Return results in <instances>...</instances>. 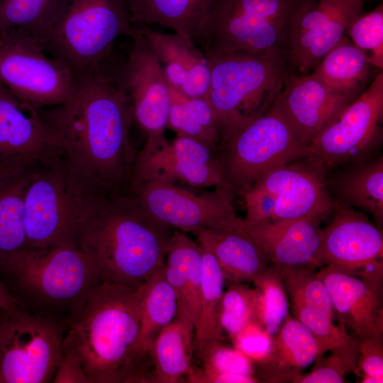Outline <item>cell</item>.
Returning <instances> with one entry per match:
<instances>
[{
  "instance_id": "7",
  "label": "cell",
  "mask_w": 383,
  "mask_h": 383,
  "mask_svg": "<svg viewBox=\"0 0 383 383\" xmlns=\"http://www.w3.org/2000/svg\"><path fill=\"white\" fill-rule=\"evenodd\" d=\"M314 0H215L195 44L207 57L274 55L286 60L292 32Z\"/></svg>"
},
{
  "instance_id": "37",
  "label": "cell",
  "mask_w": 383,
  "mask_h": 383,
  "mask_svg": "<svg viewBox=\"0 0 383 383\" xmlns=\"http://www.w3.org/2000/svg\"><path fill=\"white\" fill-rule=\"evenodd\" d=\"M278 267L289 301L302 303L335 318L329 292L314 268Z\"/></svg>"
},
{
  "instance_id": "20",
  "label": "cell",
  "mask_w": 383,
  "mask_h": 383,
  "mask_svg": "<svg viewBox=\"0 0 383 383\" xmlns=\"http://www.w3.org/2000/svg\"><path fill=\"white\" fill-rule=\"evenodd\" d=\"M317 274L329 292L335 318L353 337H382V285L326 265Z\"/></svg>"
},
{
  "instance_id": "27",
  "label": "cell",
  "mask_w": 383,
  "mask_h": 383,
  "mask_svg": "<svg viewBox=\"0 0 383 383\" xmlns=\"http://www.w3.org/2000/svg\"><path fill=\"white\" fill-rule=\"evenodd\" d=\"M327 189L335 202L370 213L378 226L383 222V158L379 156L326 177Z\"/></svg>"
},
{
  "instance_id": "23",
  "label": "cell",
  "mask_w": 383,
  "mask_h": 383,
  "mask_svg": "<svg viewBox=\"0 0 383 383\" xmlns=\"http://www.w3.org/2000/svg\"><path fill=\"white\" fill-rule=\"evenodd\" d=\"M148 42L168 84L190 97H205L210 82L209 61L204 52L182 35L164 33L135 24Z\"/></svg>"
},
{
  "instance_id": "32",
  "label": "cell",
  "mask_w": 383,
  "mask_h": 383,
  "mask_svg": "<svg viewBox=\"0 0 383 383\" xmlns=\"http://www.w3.org/2000/svg\"><path fill=\"white\" fill-rule=\"evenodd\" d=\"M32 169L0 178V268L13 253L26 248L23 199Z\"/></svg>"
},
{
  "instance_id": "5",
  "label": "cell",
  "mask_w": 383,
  "mask_h": 383,
  "mask_svg": "<svg viewBox=\"0 0 383 383\" xmlns=\"http://www.w3.org/2000/svg\"><path fill=\"white\" fill-rule=\"evenodd\" d=\"M105 190L78 172L65 154L33 167L23 199L26 248L78 249L84 226Z\"/></svg>"
},
{
  "instance_id": "36",
  "label": "cell",
  "mask_w": 383,
  "mask_h": 383,
  "mask_svg": "<svg viewBox=\"0 0 383 383\" xmlns=\"http://www.w3.org/2000/svg\"><path fill=\"white\" fill-rule=\"evenodd\" d=\"M230 284L221 296L218 320L224 334L232 339L247 325L259 321L254 288L243 282Z\"/></svg>"
},
{
  "instance_id": "26",
  "label": "cell",
  "mask_w": 383,
  "mask_h": 383,
  "mask_svg": "<svg viewBox=\"0 0 383 383\" xmlns=\"http://www.w3.org/2000/svg\"><path fill=\"white\" fill-rule=\"evenodd\" d=\"M191 233L214 257L230 283L252 282L270 264L246 229H198Z\"/></svg>"
},
{
  "instance_id": "42",
  "label": "cell",
  "mask_w": 383,
  "mask_h": 383,
  "mask_svg": "<svg viewBox=\"0 0 383 383\" xmlns=\"http://www.w3.org/2000/svg\"><path fill=\"white\" fill-rule=\"evenodd\" d=\"M206 370L255 376L253 361L236 349L218 342L208 347L199 357Z\"/></svg>"
},
{
  "instance_id": "49",
  "label": "cell",
  "mask_w": 383,
  "mask_h": 383,
  "mask_svg": "<svg viewBox=\"0 0 383 383\" xmlns=\"http://www.w3.org/2000/svg\"><path fill=\"white\" fill-rule=\"evenodd\" d=\"M365 1H366V0H365Z\"/></svg>"
},
{
  "instance_id": "45",
  "label": "cell",
  "mask_w": 383,
  "mask_h": 383,
  "mask_svg": "<svg viewBox=\"0 0 383 383\" xmlns=\"http://www.w3.org/2000/svg\"><path fill=\"white\" fill-rule=\"evenodd\" d=\"M52 382L91 383L77 360L70 354L64 352H62Z\"/></svg>"
},
{
  "instance_id": "35",
  "label": "cell",
  "mask_w": 383,
  "mask_h": 383,
  "mask_svg": "<svg viewBox=\"0 0 383 383\" xmlns=\"http://www.w3.org/2000/svg\"><path fill=\"white\" fill-rule=\"evenodd\" d=\"M252 282L256 293L258 321L273 337L289 315L290 309L279 268L269 264Z\"/></svg>"
},
{
  "instance_id": "21",
  "label": "cell",
  "mask_w": 383,
  "mask_h": 383,
  "mask_svg": "<svg viewBox=\"0 0 383 383\" xmlns=\"http://www.w3.org/2000/svg\"><path fill=\"white\" fill-rule=\"evenodd\" d=\"M348 104L311 73H292L274 102L306 147Z\"/></svg>"
},
{
  "instance_id": "3",
  "label": "cell",
  "mask_w": 383,
  "mask_h": 383,
  "mask_svg": "<svg viewBox=\"0 0 383 383\" xmlns=\"http://www.w3.org/2000/svg\"><path fill=\"white\" fill-rule=\"evenodd\" d=\"M172 228L129 193L105 190L78 243L104 282L138 287L164 266Z\"/></svg>"
},
{
  "instance_id": "18",
  "label": "cell",
  "mask_w": 383,
  "mask_h": 383,
  "mask_svg": "<svg viewBox=\"0 0 383 383\" xmlns=\"http://www.w3.org/2000/svg\"><path fill=\"white\" fill-rule=\"evenodd\" d=\"M326 176L304 157L272 169L252 186L272 196V221L301 218L323 221L335 205L327 189Z\"/></svg>"
},
{
  "instance_id": "29",
  "label": "cell",
  "mask_w": 383,
  "mask_h": 383,
  "mask_svg": "<svg viewBox=\"0 0 383 383\" xmlns=\"http://www.w3.org/2000/svg\"><path fill=\"white\" fill-rule=\"evenodd\" d=\"M372 67L345 35L322 57L311 74L350 103L365 90Z\"/></svg>"
},
{
  "instance_id": "19",
  "label": "cell",
  "mask_w": 383,
  "mask_h": 383,
  "mask_svg": "<svg viewBox=\"0 0 383 383\" xmlns=\"http://www.w3.org/2000/svg\"><path fill=\"white\" fill-rule=\"evenodd\" d=\"M333 213L321 228L317 267L333 265L353 274L382 260V232L364 213L336 202Z\"/></svg>"
},
{
  "instance_id": "44",
  "label": "cell",
  "mask_w": 383,
  "mask_h": 383,
  "mask_svg": "<svg viewBox=\"0 0 383 383\" xmlns=\"http://www.w3.org/2000/svg\"><path fill=\"white\" fill-rule=\"evenodd\" d=\"M357 375L366 374L383 382L382 337H367L360 340Z\"/></svg>"
},
{
  "instance_id": "10",
  "label": "cell",
  "mask_w": 383,
  "mask_h": 383,
  "mask_svg": "<svg viewBox=\"0 0 383 383\" xmlns=\"http://www.w3.org/2000/svg\"><path fill=\"white\" fill-rule=\"evenodd\" d=\"M0 83L22 102L40 109L67 102L78 79L28 33L9 29L0 33Z\"/></svg>"
},
{
  "instance_id": "30",
  "label": "cell",
  "mask_w": 383,
  "mask_h": 383,
  "mask_svg": "<svg viewBox=\"0 0 383 383\" xmlns=\"http://www.w3.org/2000/svg\"><path fill=\"white\" fill-rule=\"evenodd\" d=\"M194 333L176 317L160 332L148 352L153 382H182L192 374Z\"/></svg>"
},
{
  "instance_id": "33",
  "label": "cell",
  "mask_w": 383,
  "mask_h": 383,
  "mask_svg": "<svg viewBox=\"0 0 383 383\" xmlns=\"http://www.w3.org/2000/svg\"><path fill=\"white\" fill-rule=\"evenodd\" d=\"M201 248L203 275L199 313L194 333V352L198 357L211 345L223 342L226 339L218 320L219 305L223 293L225 279L214 257L201 246Z\"/></svg>"
},
{
  "instance_id": "34",
  "label": "cell",
  "mask_w": 383,
  "mask_h": 383,
  "mask_svg": "<svg viewBox=\"0 0 383 383\" xmlns=\"http://www.w3.org/2000/svg\"><path fill=\"white\" fill-rule=\"evenodd\" d=\"M170 108L167 128L177 135L196 139L215 152L220 142V128L205 97H190L170 87Z\"/></svg>"
},
{
  "instance_id": "31",
  "label": "cell",
  "mask_w": 383,
  "mask_h": 383,
  "mask_svg": "<svg viewBox=\"0 0 383 383\" xmlns=\"http://www.w3.org/2000/svg\"><path fill=\"white\" fill-rule=\"evenodd\" d=\"M163 267L142 284L138 350L149 359L148 352L155 339L177 313L176 296L165 277Z\"/></svg>"
},
{
  "instance_id": "4",
  "label": "cell",
  "mask_w": 383,
  "mask_h": 383,
  "mask_svg": "<svg viewBox=\"0 0 383 383\" xmlns=\"http://www.w3.org/2000/svg\"><path fill=\"white\" fill-rule=\"evenodd\" d=\"M0 278L21 308L68 326L104 282L82 250L62 245L17 251L0 268Z\"/></svg>"
},
{
  "instance_id": "11",
  "label": "cell",
  "mask_w": 383,
  "mask_h": 383,
  "mask_svg": "<svg viewBox=\"0 0 383 383\" xmlns=\"http://www.w3.org/2000/svg\"><path fill=\"white\" fill-rule=\"evenodd\" d=\"M68 326L20 306L0 309V383H49Z\"/></svg>"
},
{
  "instance_id": "1",
  "label": "cell",
  "mask_w": 383,
  "mask_h": 383,
  "mask_svg": "<svg viewBox=\"0 0 383 383\" xmlns=\"http://www.w3.org/2000/svg\"><path fill=\"white\" fill-rule=\"evenodd\" d=\"M123 60L115 51L93 73L77 79L67 102L38 109L60 138L72 166L115 193L128 192L137 152L130 140L132 112L121 82Z\"/></svg>"
},
{
  "instance_id": "6",
  "label": "cell",
  "mask_w": 383,
  "mask_h": 383,
  "mask_svg": "<svg viewBox=\"0 0 383 383\" xmlns=\"http://www.w3.org/2000/svg\"><path fill=\"white\" fill-rule=\"evenodd\" d=\"M135 32L126 0H54L39 42L78 79L113 55L118 37Z\"/></svg>"
},
{
  "instance_id": "43",
  "label": "cell",
  "mask_w": 383,
  "mask_h": 383,
  "mask_svg": "<svg viewBox=\"0 0 383 383\" xmlns=\"http://www.w3.org/2000/svg\"><path fill=\"white\" fill-rule=\"evenodd\" d=\"M234 347L253 362L263 359L270 352L273 337L259 321H253L231 339Z\"/></svg>"
},
{
  "instance_id": "41",
  "label": "cell",
  "mask_w": 383,
  "mask_h": 383,
  "mask_svg": "<svg viewBox=\"0 0 383 383\" xmlns=\"http://www.w3.org/2000/svg\"><path fill=\"white\" fill-rule=\"evenodd\" d=\"M367 62L380 71L383 69V4L362 13L348 27L345 33Z\"/></svg>"
},
{
  "instance_id": "2",
  "label": "cell",
  "mask_w": 383,
  "mask_h": 383,
  "mask_svg": "<svg viewBox=\"0 0 383 383\" xmlns=\"http://www.w3.org/2000/svg\"><path fill=\"white\" fill-rule=\"evenodd\" d=\"M142 284L103 282L70 322L62 352L91 383L153 382L150 360L138 350Z\"/></svg>"
},
{
  "instance_id": "24",
  "label": "cell",
  "mask_w": 383,
  "mask_h": 383,
  "mask_svg": "<svg viewBox=\"0 0 383 383\" xmlns=\"http://www.w3.org/2000/svg\"><path fill=\"white\" fill-rule=\"evenodd\" d=\"M319 356V347L311 332L289 314L273 336L268 354L254 362L255 376L261 382H292Z\"/></svg>"
},
{
  "instance_id": "25",
  "label": "cell",
  "mask_w": 383,
  "mask_h": 383,
  "mask_svg": "<svg viewBox=\"0 0 383 383\" xmlns=\"http://www.w3.org/2000/svg\"><path fill=\"white\" fill-rule=\"evenodd\" d=\"M165 277L177 299L179 318L194 331L199 313L203 275L200 245L185 232H173L164 263Z\"/></svg>"
},
{
  "instance_id": "16",
  "label": "cell",
  "mask_w": 383,
  "mask_h": 383,
  "mask_svg": "<svg viewBox=\"0 0 383 383\" xmlns=\"http://www.w3.org/2000/svg\"><path fill=\"white\" fill-rule=\"evenodd\" d=\"M135 25V24H134ZM133 45L121 70V82L133 123L147 138L164 134L170 108L169 84L148 42L135 25Z\"/></svg>"
},
{
  "instance_id": "40",
  "label": "cell",
  "mask_w": 383,
  "mask_h": 383,
  "mask_svg": "<svg viewBox=\"0 0 383 383\" xmlns=\"http://www.w3.org/2000/svg\"><path fill=\"white\" fill-rule=\"evenodd\" d=\"M360 340L343 348L332 350L330 355L319 356L312 369L294 377L291 383H345L350 373L357 375Z\"/></svg>"
},
{
  "instance_id": "28",
  "label": "cell",
  "mask_w": 383,
  "mask_h": 383,
  "mask_svg": "<svg viewBox=\"0 0 383 383\" xmlns=\"http://www.w3.org/2000/svg\"><path fill=\"white\" fill-rule=\"evenodd\" d=\"M215 0H126L131 21L160 25L196 43Z\"/></svg>"
},
{
  "instance_id": "38",
  "label": "cell",
  "mask_w": 383,
  "mask_h": 383,
  "mask_svg": "<svg viewBox=\"0 0 383 383\" xmlns=\"http://www.w3.org/2000/svg\"><path fill=\"white\" fill-rule=\"evenodd\" d=\"M293 317L302 323L314 336L321 355L346 345L357 340L345 328L335 323V318L302 303L290 301Z\"/></svg>"
},
{
  "instance_id": "17",
  "label": "cell",
  "mask_w": 383,
  "mask_h": 383,
  "mask_svg": "<svg viewBox=\"0 0 383 383\" xmlns=\"http://www.w3.org/2000/svg\"><path fill=\"white\" fill-rule=\"evenodd\" d=\"M365 0L313 1L294 26L287 54L290 70L312 72L322 57L346 35L349 25L363 13Z\"/></svg>"
},
{
  "instance_id": "12",
  "label": "cell",
  "mask_w": 383,
  "mask_h": 383,
  "mask_svg": "<svg viewBox=\"0 0 383 383\" xmlns=\"http://www.w3.org/2000/svg\"><path fill=\"white\" fill-rule=\"evenodd\" d=\"M383 117V72L306 147V159L326 174L346 163L362 160L380 140Z\"/></svg>"
},
{
  "instance_id": "46",
  "label": "cell",
  "mask_w": 383,
  "mask_h": 383,
  "mask_svg": "<svg viewBox=\"0 0 383 383\" xmlns=\"http://www.w3.org/2000/svg\"><path fill=\"white\" fill-rule=\"evenodd\" d=\"M192 383H258L260 380L253 375H243L234 373L194 369L187 379Z\"/></svg>"
},
{
  "instance_id": "48",
  "label": "cell",
  "mask_w": 383,
  "mask_h": 383,
  "mask_svg": "<svg viewBox=\"0 0 383 383\" xmlns=\"http://www.w3.org/2000/svg\"><path fill=\"white\" fill-rule=\"evenodd\" d=\"M23 170H18V169H13V168L0 167V178L5 176H8V175L20 172Z\"/></svg>"
},
{
  "instance_id": "13",
  "label": "cell",
  "mask_w": 383,
  "mask_h": 383,
  "mask_svg": "<svg viewBox=\"0 0 383 383\" xmlns=\"http://www.w3.org/2000/svg\"><path fill=\"white\" fill-rule=\"evenodd\" d=\"M128 193L147 213L171 228L185 233L246 229L244 218L236 213L233 196L218 187L213 192L196 193L175 184L148 182L132 186Z\"/></svg>"
},
{
  "instance_id": "47",
  "label": "cell",
  "mask_w": 383,
  "mask_h": 383,
  "mask_svg": "<svg viewBox=\"0 0 383 383\" xmlns=\"http://www.w3.org/2000/svg\"><path fill=\"white\" fill-rule=\"evenodd\" d=\"M19 306L5 283L0 278V309H8Z\"/></svg>"
},
{
  "instance_id": "22",
  "label": "cell",
  "mask_w": 383,
  "mask_h": 383,
  "mask_svg": "<svg viewBox=\"0 0 383 383\" xmlns=\"http://www.w3.org/2000/svg\"><path fill=\"white\" fill-rule=\"evenodd\" d=\"M321 220L301 218L246 224V231L270 264L316 269Z\"/></svg>"
},
{
  "instance_id": "39",
  "label": "cell",
  "mask_w": 383,
  "mask_h": 383,
  "mask_svg": "<svg viewBox=\"0 0 383 383\" xmlns=\"http://www.w3.org/2000/svg\"><path fill=\"white\" fill-rule=\"evenodd\" d=\"M54 0H0V33L20 29L38 41Z\"/></svg>"
},
{
  "instance_id": "15",
  "label": "cell",
  "mask_w": 383,
  "mask_h": 383,
  "mask_svg": "<svg viewBox=\"0 0 383 383\" xmlns=\"http://www.w3.org/2000/svg\"><path fill=\"white\" fill-rule=\"evenodd\" d=\"M63 154L60 138L38 109L0 83V167L26 170Z\"/></svg>"
},
{
  "instance_id": "14",
  "label": "cell",
  "mask_w": 383,
  "mask_h": 383,
  "mask_svg": "<svg viewBox=\"0 0 383 383\" xmlns=\"http://www.w3.org/2000/svg\"><path fill=\"white\" fill-rule=\"evenodd\" d=\"M148 182L216 187L222 172L215 151L207 145L182 135L168 141L163 134L147 138L135 155L130 188Z\"/></svg>"
},
{
  "instance_id": "8",
  "label": "cell",
  "mask_w": 383,
  "mask_h": 383,
  "mask_svg": "<svg viewBox=\"0 0 383 383\" xmlns=\"http://www.w3.org/2000/svg\"><path fill=\"white\" fill-rule=\"evenodd\" d=\"M211 77L205 99L220 128V140L264 113L293 73L282 57L242 54L207 57Z\"/></svg>"
},
{
  "instance_id": "9",
  "label": "cell",
  "mask_w": 383,
  "mask_h": 383,
  "mask_svg": "<svg viewBox=\"0 0 383 383\" xmlns=\"http://www.w3.org/2000/svg\"><path fill=\"white\" fill-rule=\"evenodd\" d=\"M222 172L218 187L244 194L274 168L306 157V145L273 104L264 113L222 138L216 150Z\"/></svg>"
}]
</instances>
